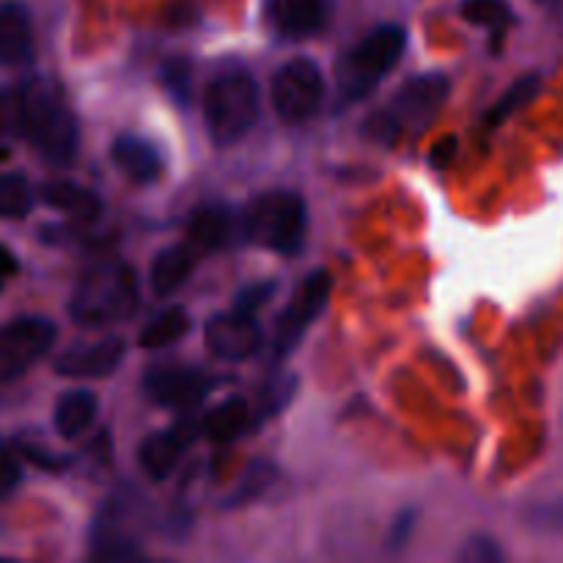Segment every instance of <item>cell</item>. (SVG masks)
<instances>
[{
	"label": "cell",
	"instance_id": "obj_23",
	"mask_svg": "<svg viewBox=\"0 0 563 563\" xmlns=\"http://www.w3.org/2000/svg\"><path fill=\"white\" fill-rule=\"evenodd\" d=\"M187 330H190V313L181 306H170L165 311H159L146 328L137 333V344L143 350H159V346L176 344L179 339H185Z\"/></svg>",
	"mask_w": 563,
	"mask_h": 563
},
{
	"label": "cell",
	"instance_id": "obj_25",
	"mask_svg": "<svg viewBox=\"0 0 563 563\" xmlns=\"http://www.w3.org/2000/svg\"><path fill=\"white\" fill-rule=\"evenodd\" d=\"M460 14L471 25L489 27L495 36H504L506 27L515 22V11H511L509 0H462Z\"/></svg>",
	"mask_w": 563,
	"mask_h": 563
},
{
	"label": "cell",
	"instance_id": "obj_29",
	"mask_svg": "<svg viewBox=\"0 0 563 563\" xmlns=\"http://www.w3.org/2000/svg\"><path fill=\"white\" fill-rule=\"evenodd\" d=\"M22 482V467H20V454L11 443H5L0 438V500L9 498Z\"/></svg>",
	"mask_w": 563,
	"mask_h": 563
},
{
	"label": "cell",
	"instance_id": "obj_30",
	"mask_svg": "<svg viewBox=\"0 0 563 563\" xmlns=\"http://www.w3.org/2000/svg\"><path fill=\"white\" fill-rule=\"evenodd\" d=\"M460 561L465 563H498L504 561V550L498 548V542L489 537H473L467 539L465 548L460 550Z\"/></svg>",
	"mask_w": 563,
	"mask_h": 563
},
{
	"label": "cell",
	"instance_id": "obj_32",
	"mask_svg": "<svg viewBox=\"0 0 563 563\" xmlns=\"http://www.w3.org/2000/svg\"><path fill=\"white\" fill-rule=\"evenodd\" d=\"M273 295H275V284H269V280L251 284L234 297V308H240V311H247V313H256L258 308L267 306V302L273 300Z\"/></svg>",
	"mask_w": 563,
	"mask_h": 563
},
{
	"label": "cell",
	"instance_id": "obj_9",
	"mask_svg": "<svg viewBox=\"0 0 563 563\" xmlns=\"http://www.w3.org/2000/svg\"><path fill=\"white\" fill-rule=\"evenodd\" d=\"M330 291H333V278H330L328 269H313L308 278H302V284L297 286L295 295H291L289 306L284 308V313L278 317L273 335V352L278 357H286L297 344L302 341V335L308 333L313 322H317L319 313L328 308Z\"/></svg>",
	"mask_w": 563,
	"mask_h": 563
},
{
	"label": "cell",
	"instance_id": "obj_14",
	"mask_svg": "<svg viewBox=\"0 0 563 563\" xmlns=\"http://www.w3.org/2000/svg\"><path fill=\"white\" fill-rule=\"evenodd\" d=\"M126 344L119 335H108V339L97 341H77V344L66 346L55 361V374L66 379H102L119 368L124 361Z\"/></svg>",
	"mask_w": 563,
	"mask_h": 563
},
{
	"label": "cell",
	"instance_id": "obj_34",
	"mask_svg": "<svg viewBox=\"0 0 563 563\" xmlns=\"http://www.w3.org/2000/svg\"><path fill=\"white\" fill-rule=\"evenodd\" d=\"M456 148H460V141H456L454 135L440 137L438 146H434V148H432V154H429V163H432L434 168H438V170L449 168L451 159L456 157Z\"/></svg>",
	"mask_w": 563,
	"mask_h": 563
},
{
	"label": "cell",
	"instance_id": "obj_16",
	"mask_svg": "<svg viewBox=\"0 0 563 563\" xmlns=\"http://www.w3.org/2000/svg\"><path fill=\"white\" fill-rule=\"evenodd\" d=\"M198 247L187 242H176V245L163 247L154 256L152 269H148V284H152L154 297H170L187 284L190 273L196 269L198 262Z\"/></svg>",
	"mask_w": 563,
	"mask_h": 563
},
{
	"label": "cell",
	"instance_id": "obj_10",
	"mask_svg": "<svg viewBox=\"0 0 563 563\" xmlns=\"http://www.w3.org/2000/svg\"><path fill=\"white\" fill-rule=\"evenodd\" d=\"M141 500L124 495H110L108 504L97 515L91 528V548L97 559L124 561L137 555V517H141Z\"/></svg>",
	"mask_w": 563,
	"mask_h": 563
},
{
	"label": "cell",
	"instance_id": "obj_4",
	"mask_svg": "<svg viewBox=\"0 0 563 563\" xmlns=\"http://www.w3.org/2000/svg\"><path fill=\"white\" fill-rule=\"evenodd\" d=\"M258 119V86L245 66H225L203 91V121L214 146H231Z\"/></svg>",
	"mask_w": 563,
	"mask_h": 563
},
{
	"label": "cell",
	"instance_id": "obj_21",
	"mask_svg": "<svg viewBox=\"0 0 563 563\" xmlns=\"http://www.w3.org/2000/svg\"><path fill=\"white\" fill-rule=\"evenodd\" d=\"M38 196L47 207L60 209L66 214H75L80 220H97L99 212H102V201H99L97 192H91L88 187L75 185V181L66 179H53L44 181L38 187Z\"/></svg>",
	"mask_w": 563,
	"mask_h": 563
},
{
	"label": "cell",
	"instance_id": "obj_1",
	"mask_svg": "<svg viewBox=\"0 0 563 563\" xmlns=\"http://www.w3.org/2000/svg\"><path fill=\"white\" fill-rule=\"evenodd\" d=\"M14 121L20 135L27 137L38 157L49 165H69L75 159L80 126L53 80L36 77L16 93Z\"/></svg>",
	"mask_w": 563,
	"mask_h": 563
},
{
	"label": "cell",
	"instance_id": "obj_19",
	"mask_svg": "<svg viewBox=\"0 0 563 563\" xmlns=\"http://www.w3.org/2000/svg\"><path fill=\"white\" fill-rule=\"evenodd\" d=\"M247 427H253V407L242 396H229L201 418V432L220 445L234 443Z\"/></svg>",
	"mask_w": 563,
	"mask_h": 563
},
{
	"label": "cell",
	"instance_id": "obj_5",
	"mask_svg": "<svg viewBox=\"0 0 563 563\" xmlns=\"http://www.w3.org/2000/svg\"><path fill=\"white\" fill-rule=\"evenodd\" d=\"M407 47V31L401 25H379L366 38L346 49L335 64V91L339 102H361L377 91L383 77L399 64Z\"/></svg>",
	"mask_w": 563,
	"mask_h": 563
},
{
	"label": "cell",
	"instance_id": "obj_26",
	"mask_svg": "<svg viewBox=\"0 0 563 563\" xmlns=\"http://www.w3.org/2000/svg\"><path fill=\"white\" fill-rule=\"evenodd\" d=\"M33 209V190L25 176L0 174V218L22 220Z\"/></svg>",
	"mask_w": 563,
	"mask_h": 563
},
{
	"label": "cell",
	"instance_id": "obj_22",
	"mask_svg": "<svg viewBox=\"0 0 563 563\" xmlns=\"http://www.w3.org/2000/svg\"><path fill=\"white\" fill-rule=\"evenodd\" d=\"M234 212L223 203H207L190 218V242L198 251H218L234 234Z\"/></svg>",
	"mask_w": 563,
	"mask_h": 563
},
{
	"label": "cell",
	"instance_id": "obj_35",
	"mask_svg": "<svg viewBox=\"0 0 563 563\" xmlns=\"http://www.w3.org/2000/svg\"><path fill=\"white\" fill-rule=\"evenodd\" d=\"M14 269H16V258L11 256L9 247L0 245V286H3L5 278H11V275H14Z\"/></svg>",
	"mask_w": 563,
	"mask_h": 563
},
{
	"label": "cell",
	"instance_id": "obj_12",
	"mask_svg": "<svg viewBox=\"0 0 563 563\" xmlns=\"http://www.w3.org/2000/svg\"><path fill=\"white\" fill-rule=\"evenodd\" d=\"M203 344L220 361L240 363L258 352V346H262V328L253 319V313L240 311V308L214 313L207 322V328H203Z\"/></svg>",
	"mask_w": 563,
	"mask_h": 563
},
{
	"label": "cell",
	"instance_id": "obj_3",
	"mask_svg": "<svg viewBox=\"0 0 563 563\" xmlns=\"http://www.w3.org/2000/svg\"><path fill=\"white\" fill-rule=\"evenodd\" d=\"M137 308L135 269L124 262H104L88 269L71 295L69 313L82 328H108L124 322Z\"/></svg>",
	"mask_w": 563,
	"mask_h": 563
},
{
	"label": "cell",
	"instance_id": "obj_17",
	"mask_svg": "<svg viewBox=\"0 0 563 563\" xmlns=\"http://www.w3.org/2000/svg\"><path fill=\"white\" fill-rule=\"evenodd\" d=\"M33 58L31 14L22 3H0V64L25 66Z\"/></svg>",
	"mask_w": 563,
	"mask_h": 563
},
{
	"label": "cell",
	"instance_id": "obj_11",
	"mask_svg": "<svg viewBox=\"0 0 563 563\" xmlns=\"http://www.w3.org/2000/svg\"><path fill=\"white\" fill-rule=\"evenodd\" d=\"M212 385V377L190 366H154L143 377V390L154 405L179 412L196 410Z\"/></svg>",
	"mask_w": 563,
	"mask_h": 563
},
{
	"label": "cell",
	"instance_id": "obj_33",
	"mask_svg": "<svg viewBox=\"0 0 563 563\" xmlns=\"http://www.w3.org/2000/svg\"><path fill=\"white\" fill-rule=\"evenodd\" d=\"M412 528H416V511H401L394 522V531H390V548L401 550L407 544V539L412 537Z\"/></svg>",
	"mask_w": 563,
	"mask_h": 563
},
{
	"label": "cell",
	"instance_id": "obj_36",
	"mask_svg": "<svg viewBox=\"0 0 563 563\" xmlns=\"http://www.w3.org/2000/svg\"><path fill=\"white\" fill-rule=\"evenodd\" d=\"M542 3H544V0H542Z\"/></svg>",
	"mask_w": 563,
	"mask_h": 563
},
{
	"label": "cell",
	"instance_id": "obj_31",
	"mask_svg": "<svg viewBox=\"0 0 563 563\" xmlns=\"http://www.w3.org/2000/svg\"><path fill=\"white\" fill-rule=\"evenodd\" d=\"M163 86L168 88V93H174L179 102H185L187 93H190V64L187 60H168L163 66Z\"/></svg>",
	"mask_w": 563,
	"mask_h": 563
},
{
	"label": "cell",
	"instance_id": "obj_27",
	"mask_svg": "<svg viewBox=\"0 0 563 563\" xmlns=\"http://www.w3.org/2000/svg\"><path fill=\"white\" fill-rule=\"evenodd\" d=\"M297 390V377L295 374H275L267 385L262 388V396H258V405L253 410V423H262L267 418L278 416L286 405L291 401Z\"/></svg>",
	"mask_w": 563,
	"mask_h": 563
},
{
	"label": "cell",
	"instance_id": "obj_13",
	"mask_svg": "<svg viewBox=\"0 0 563 563\" xmlns=\"http://www.w3.org/2000/svg\"><path fill=\"white\" fill-rule=\"evenodd\" d=\"M198 432H201V421L192 416V410H185L174 427L163 429V432L143 440L141 451H137V462H141L143 473L152 476L154 482L168 478L170 471L176 467V462L181 460V454H185L192 445V440L198 438Z\"/></svg>",
	"mask_w": 563,
	"mask_h": 563
},
{
	"label": "cell",
	"instance_id": "obj_15",
	"mask_svg": "<svg viewBox=\"0 0 563 563\" xmlns=\"http://www.w3.org/2000/svg\"><path fill=\"white\" fill-rule=\"evenodd\" d=\"M115 168L126 176V179L137 181V185H148L163 176V154L152 141L141 135H119L110 148Z\"/></svg>",
	"mask_w": 563,
	"mask_h": 563
},
{
	"label": "cell",
	"instance_id": "obj_20",
	"mask_svg": "<svg viewBox=\"0 0 563 563\" xmlns=\"http://www.w3.org/2000/svg\"><path fill=\"white\" fill-rule=\"evenodd\" d=\"M97 412H99V399L93 390H86V388L69 390V394L60 396L58 405H55V416H53L55 432H58L64 440L80 438V434H86L88 429H91Z\"/></svg>",
	"mask_w": 563,
	"mask_h": 563
},
{
	"label": "cell",
	"instance_id": "obj_18",
	"mask_svg": "<svg viewBox=\"0 0 563 563\" xmlns=\"http://www.w3.org/2000/svg\"><path fill=\"white\" fill-rule=\"evenodd\" d=\"M328 3L324 0H269V20L275 31L289 38L313 36L324 25Z\"/></svg>",
	"mask_w": 563,
	"mask_h": 563
},
{
	"label": "cell",
	"instance_id": "obj_7",
	"mask_svg": "<svg viewBox=\"0 0 563 563\" xmlns=\"http://www.w3.org/2000/svg\"><path fill=\"white\" fill-rule=\"evenodd\" d=\"M273 108L289 124L313 119L322 108L324 77L311 58H291L273 77Z\"/></svg>",
	"mask_w": 563,
	"mask_h": 563
},
{
	"label": "cell",
	"instance_id": "obj_6",
	"mask_svg": "<svg viewBox=\"0 0 563 563\" xmlns=\"http://www.w3.org/2000/svg\"><path fill=\"white\" fill-rule=\"evenodd\" d=\"M306 201L291 190H269L253 198L240 214V231L247 242L280 256H295L306 242Z\"/></svg>",
	"mask_w": 563,
	"mask_h": 563
},
{
	"label": "cell",
	"instance_id": "obj_8",
	"mask_svg": "<svg viewBox=\"0 0 563 563\" xmlns=\"http://www.w3.org/2000/svg\"><path fill=\"white\" fill-rule=\"evenodd\" d=\"M55 324L42 317H22L0 324V385L20 379L55 344Z\"/></svg>",
	"mask_w": 563,
	"mask_h": 563
},
{
	"label": "cell",
	"instance_id": "obj_2",
	"mask_svg": "<svg viewBox=\"0 0 563 563\" xmlns=\"http://www.w3.org/2000/svg\"><path fill=\"white\" fill-rule=\"evenodd\" d=\"M451 93V82L445 75H418L407 80L399 91L394 93L383 110L366 121V135L385 146H396L401 137H416L432 124L434 115L445 104Z\"/></svg>",
	"mask_w": 563,
	"mask_h": 563
},
{
	"label": "cell",
	"instance_id": "obj_28",
	"mask_svg": "<svg viewBox=\"0 0 563 563\" xmlns=\"http://www.w3.org/2000/svg\"><path fill=\"white\" fill-rule=\"evenodd\" d=\"M275 478H278V471H275L269 462H256V465L242 476L240 487L231 493V500L225 506H242L247 504V500H256L258 495H264L269 487H273Z\"/></svg>",
	"mask_w": 563,
	"mask_h": 563
},
{
	"label": "cell",
	"instance_id": "obj_24",
	"mask_svg": "<svg viewBox=\"0 0 563 563\" xmlns=\"http://www.w3.org/2000/svg\"><path fill=\"white\" fill-rule=\"evenodd\" d=\"M539 91H542V77L539 75L517 77V80L506 88V93H500L498 102L487 110V115H484V124L487 126L504 124V121L511 119L517 110H522L526 104H531L533 99L539 97Z\"/></svg>",
	"mask_w": 563,
	"mask_h": 563
}]
</instances>
